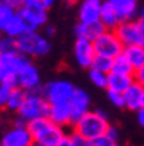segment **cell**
<instances>
[{
	"label": "cell",
	"mask_w": 144,
	"mask_h": 146,
	"mask_svg": "<svg viewBox=\"0 0 144 146\" xmlns=\"http://www.w3.org/2000/svg\"><path fill=\"white\" fill-rule=\"evenodd\" d=\"M106 134L110 137L112 140H115V142H118V139H119V128H118L116 125H109V128H107V131H106Z\"/></svg>",
	"instance_id": "cell-34"
},
{
	"label": "cell",
	"mask_w": 144,
	"mask_h": 146,
	"mask_svg": "<svg viewBox=\"0 0 144 146\" xmlns=\"http://www.w3.org/2000/svg\"><path fill=\"white\" fill-rule=\"evenodd\" d=\"M49 118L60 127L72 125V108L71 104H57V105H50L49 111Z\"/></svg>",
	"instance_id": "cell-17"
},
{
	"label": "cell",
	"mask_w": 144,
	"mask_h": 146,
	"mask_svg": "<svg viewBox=\"0 0 144 146\" xmlns=\"http://www.w3.org/2000/svg\"><path fill=\"white\" fill-rule=\"evenodd\" d=\"M118 34L122 44L126 46H134V44H141V25L138 19L134 21H125L121 22L119 27L115 30Z\"/></svg>",
	"instance_id": "cell-12"
},
{
	"label": "cell",
	"mask_w": 144,
	"mask_h": 146,
	"mask_svg": "<svg viewBox=\"0 0 144 146\" xmlns=\"http://www.w3.org/2000/svg\"><path fill=\"white\" fill-rule=\"evenodd\" d=\"M135 68L131 65V62L128 61V58L124 55V52L121 55H118L113 59V66H112V72L116 74H124V75H134Z\"/></svg>",
	"instance_id": "cell-24"
},
{
	"label": "cell",
	"mask_w": 144,
	"mask_h": 146,
	"mask_svg": "<svg viewBox=\"0 0 144 146\" xmlns=\"http://www.w3.org/2000/svg\"><path fill=\"white\" fill-rule=\"evenodd\" d=\"M16 87V81H2L0 83V108H6L13 89Z\"/></svg>",
	"instance_id": "cell-28"
},
{
	"label": "cell",
	"mask_w": 144,
	"mask_h": 146,
	"mask_svg": "<svg viewBox=\"0 0 144 146\" xmlns=\"http://www.w3.org/2000/svg\"><path fill=\"white\" fill-rule=\"evenodd\" d=\"M137 121H138V124L144 128V108H141L138 112H137Z\"/></svg>",
	"instance_id": "cell-38"
},
{
	"label": "cell",
	"mask_w": 144,
	"mask_h": 146,
	"mask_svg": "<svg viewBox=\"0 0 144 146\" xmlns=\"http://www.w3.org/2000/svg\"><path fill=\"white\" fill-rule=\"evenodd\" d=\"M105 31H106V28L101 25V22H94V24L78 22L74 28V33L77 37H84V38H88L91 41H94L100 34H103Z\"/></svg>",
	"instance_id": "cell-18"
},
{
	"label": "cell",
	"mask_w": 144,
	"mask_h": 146,
	"mask_svg": "<svg viewBox=\"0 0 144 146\" xmlns=\"http://www.w3.org/2000/svg\"><path fill=\"white\" fill-rule=\"evenodd\" d=\"M90 143H91V146H113V145H115V143H118V142L112 140L107 134H103V136L97 137V139L90 140Z\"/></svg>",
	"instance_id": "cell-31"
},
{
	"label": "cell",
	"mask_w": 144,
	"mask_h": 146,
	"mask_svg": "<svg viewBox=\"0 0 144 146\" xmlns=\"http://www.w3.org/2000/svg\"><path fill=\"white\" fill-rule=\"evenodd\" d=\"M2 36H3V33H0V38H2Z\"/></svg>",
	"instance_id": "cell-46"
},
{
	"label": "cell",
	"mask_w": 144,
	"mask_h": 146,
	"mask_svg": "<svg viewBox=\"0 0 144 146\" xmlns=\"http://www.w3.org/2000/svg\"><path fill=\"white\" fill-rule=\"evenodd\" d=\"M93 44H94L96 55L107 56L112 59H115L118 55H121L125 47L122 44V41L119 40V37H118V34L115 31H109V30H106L103 34H100L93 41Z\"/></svg>",
	"instance_id": "cell-8"
},
{
	"label": "cell",
	"mask_w": 144,
	"mask_h": 146,
	"mask_svg": "<svg viewBox=\"0 0 144 146\" xmlns=\"http://www.w3.org/2000/svg\"><path fill=\"white\" fill-rule=\"evenodd\" d=\"M18 50V43H16V38L9 37L3 33L2 38H0V53H6V52H15Z\"/></svg>",
	"instance_id": "cell-29"
},
{
	"label": "cell",
	"mask_w": 144,
	"mask_h": 146,
	"mask_svg": "<svg viewBox=\"0 0 144 146\" xmlns=\"http://www.w3.org/2000/svg\"><path fill=\"white\" fill-rule=\"evenodd\" d=\"M16 12L25 21V24L28 25L30 31H40V28H44L47 25V19H49L47 7L43 6L40 0L21 6Z\"/></svg>",
	"instance_id": "cell-7"
},
{
	"label": "cell",
	"mask_w": 144,
	"mask_h": 146,
	"mask_svg": "<svg viewBox=\"0 0 144 146\" xmlns=\"http://www.w3.org/2000/svg\"><path fill=\"white\" fill-rule=\"evenodd\" d=\"M137 19H138L140 22H143V24H144V6H141V7H140V12H138Z\"/></svg>",
	"instance_id": "cell-40"
},
{
	"label": "cell",
	"mask_w": 144,
	"mask_h": 146,
	"mask_svg": "<svg viewBox=\"0 0 144 146\" xmlns=\"http://www.w3.org/2000/svg\"><path fill=\"white\" fill-rule=\"evenodd\" d=\"M0 2H3V3H6L7 6H11V7H13V9H16V11H18L19 7L22 6V3H21V0H0Z\"/></svg>",
	"instance_id": "cell-37"
},
{
	"label": "cell",
	"mask_w": 144,
	"mask_h": 146,
	"mask_svg": "<svg viewBox=\"0 0 144 146\" xmlns=\"http://www.w3.org/2000/svg\"><path fill=\"white\" fill-rule=\"evenodd\" d=\"M34 2H37V0H21L22 6H24V5H30V3H34Z\"/></svg>",
	"instance_id": "cell-42"
},
{
	"label": "cell",
	"mask_w": 144,
	"mask_h": 146,
	"mask_svg": "<svg viewBox=\"0 0 144 146\" xmlns=\"http://www.w3.org/2000/svg\"><path fill=\"white\" fill-rule=\"evenodd\" d=\"M16 86L28 93L30 92H41V87H43V84H41V75H40L38 68L32 62L28 64L18 74V77H16Z\"/></svg>",
	"instance_id": "cell-10"
},
{
	"label": "cell",
	"mask_w": 144,
	"mask_h": 146,
	"mask_svg": "<svg viewBox=\"0 0 144 146\" xmlns=\"http://www.w3.org/2000/svg\"><path fill=\"white\" fill-rule=\"evenodd\" d=\"M27 94H28V92H25L24 89H21V87L16 86V87L13 89V92H12V94H11L9 100H7L6 109L11 111V112H16V114H18V111L22 108L25 99H27Z\"/></svg>",
	"instance_id": "cell-23"
},
{
	"label": "cell",
	"mask_w": 144,
	"mask_h": 146,
	"mask_svg": "<svg viewBox=\"0 0 144 146\" xmlns=\"http://www.w3.org/2000/svg\"><path fill=\"white\" fill-rule=\"evenodd\" d=\"M106 2L110 3V6L119 16L121 22L137 19L140 7H141L138 0H106Z\"/></svg>",
	"instance_id": "cell-15"
},
{
	"label": "cell",
	"mask_w": 144,
	"mask_h": 146,
	"mask_svg": "<svg viewBox=\"0 0 144 146\" xmlns=\"http://www.w3.org/2000/svg\"><path fill=\"white\" fill-rule=\"evenodd\" d=\"M56 146H74V142H72V137L71 134H65L60 140H59V143Z\"/></svg>",
	"instance_id": "cell-35"
},
{
	"label": "cell",
	"mask_w": 144,
	"mask_h": 146,
	"mask_svg": "<svg viewBox=\"0 0 144 146\" xmlns=\"http://www.w3.org/2000/svg\"><path fill=\"white\" fill-rule=\"evenodd\" d=\"M125 98V109L138 112L143 108V100H144V87L138 83H132L130 89L124 93Z\"/></svg>",
	"instance_id": "cell-16"
},
{
	"label": "cell",
	"mask_w": 144,
	"mask_h": 146,
	"mask_svg": "<svg viewBox=\"0 0 144 146\" xmlns=\"http://www.w3.org/2000/svg\"><path fill=\"white\" fill-rule=\"evenodd\" d=\"M75 86L65 78H57L47 81L41 87V94L46 98V100L50 105H57V104H69V100L74 94Z\"/></svg>",
	"instance_id": "cell-6"
},
{
	"label": "cell",
	"mask_w": 144,
	"mask_h": 146,
	"mask_svg": "<svg viewBox=\"0 0 144 146\" xmlns=\"http://www.w3.org/2000/svg\"><path fill=\"white\" fill-rule=\"evenodd\" d=\"M34 143L28 125H13L0 140V146H30Z\"/></svg>",
	"instance_id": "cell-11"
},
{
	"label": "cell",
	"mask_w": 144,
	"mask_h": 146,
	"mask_svg": "<svg viewBox=\"0 0 144 146\" xmlns=\"http://www.w3.org/2000/svg\"><path fill=\"white\" fill-rule=\"evenodd\" d=\"M96 56V50H94V44L93 41L84 37H77L74 43V58L75 62L78 64L80 68L84 70H90L91 64L94 61Z\"/></svg>",
	"instance_id": "cell-9"
},
{
	"label": "cell",
	"mask_w": 144,
	"mask_h": 146,
	"mask_svg": "<svg viewBox=\"0 0 144 146\" xmlns=\"http://www.w3.org/2000/svg\"><path fill=\"white\" fill-rule=\"evenodd\" d=\"M31 62V58L21 53L19 50L0 53V83L16 81L18 74Z\"/></svg>",
	"instance_id": "cell-4"
},
{
	"label": "cell",
	"mask_w": 144,
	"mask_h": 146,
	"mask_svg": "<svg viewBox=\"0 0 144 146\" xmlns=\"http://www.w3.org/2000/svg\"><path fill=\"white\" fill-rule=\"evenodd\" d=\"M69 104L72 108V125L77 124L88 111H91V98L81 87H75Z\"/></svg>",
	"instance_id": "cell-13"
},
{
	"label": "cell",
	"mask_w": 144,
	"mask_h": 146,
	"mask_svg": "<svg viewBox=\"0 0 144 146\" xmlns=\"http://www.w3.org/2000/svg\"><path fill=\"white\" fill-rule=\"evenodd\" d=\"M71 137H72V142H74V146H91L90 140L82 137L81 134H78L77 131H72L71 133Z\"/></svg>",
	"instance_id": "cell-32"
},
{
	"label": "cell",
	"mask_w": 144,
	"mask_h": 146,
	"mask_svg": "<svg viewBox=\"0 0 144 146\" xmlns=\"http://www.w3.org/2000/svg\"><path fill=\"white\" fill-rule=\"evenodd\" d=\"M124 55L128 58L131 65L137 68L144 65V46L141 44H134V46H126L124 47Z\"/></svg>",
	"instance_id": "cell-21"
},
{
	"label": "cell",
	"mask_w": 144,
	"mask_h": 146,
	"mask_svg": "<svg viewBox=\"0 0 144 146\" xmlns=\"http://www.w3.org/2000/svg\"><path fill=\"white\" fill-rule=\"evenodd\" d=\"M106 94H107V99L109 102L115 106V108H125V98H124V93H119V92H113V90H106Z\"/></svg>",
	"instance_id": "cell-30"
},
{
	"label": "cell",
	"mask_w": 144,
	"mask_h": 146,
	"mask_svg": "<svg viewBox=\"0 0 144 146\" xmlns=\"http://www.w3.org/2000/svg\"><path fill=\"white\" fill-rule=\"evenodd\" d=\"M134 81L141 84L143 87H144V65L140 66V68H137V70L134 71Z\"/></svg>",
	"instance_id": "cell-33"
},
{
	"label": "cell",
	"mask_w": 144,
	"mask_h": 146,
	"mask_svg": "<svg viewBox=\"0 0 144 146\" xmlns=\"http://www.w3.org/2000/svg\"><path fill=\"white\" fill-rule=\"evenodd\" d=\"M112 66H113V59L112 58H107V56H101V55H96L94 56V61L91 64L93 70H97L101 72H112Z\"/></svg>",
	"instance_id": "cell-27"
},
{
	"label": "cell",
	"mask_w": 144,
	"mask_h": 146,
	"mask_svg": "<svg viewBox=\"0 0 144 146\" xmlns=\"http://www.w3.org/2000/svg\"><path fill=\"white\" fill-rule=\"evenodd\" d=\"M28 128L36 143L41 146H56L59 140L66 134L65 128L55 124L49 117L38 118L28 123Z\"/></svg>",
	"instance_id": "cell-2"
},
{
	"label": "cell",
	"mask_w": 144,
	"mask_h": 146,
	"mask_svg": "<svg viewBox=\"0 0 144 146\" xmlns=\"http://www.w3.org/2000/svg\"><path fill=\"white\" fill-rule=\"evenodd\" d=\"M134 83V75H124L116 72H109V81H107V90L125 93L130 89V86Z\"/></svg>",
	"instance_id": "cell-20"
},
{
	"label": "cell",
	"mask_w": 144,
	"mask_h": 146,
	"mask_svg": "<svg viewBox=\"0 0 144 146\" xmlns=\"http://www.w3.org/2000/svg\"><path fill=\"white\" fill-rule=\"evenodd\" d=\"M105 0H81L78 6V22L94 24L100 22V13Z\"/></svg>",
	"instance_id": "cell-14"
},
{
	"label": "cell",
	"mask_w": 144,
	"mask_h": 146,
	"mask_svg": "<svg viewBox=\"0 0 144 146\" xmlns=\"http://www.w3.org/2000/svg\"><path fill=\"white\" fill-rule=\"evenodd\" d=\"M50 104L46 100V98L41 94V92H30L27 94L22 108L18 111V117H21L24 121L31 123L34 119L49 117Z\"/></svg>",
	"instance_id": "cell-5"
},
{
	"label": "cell",
	"mask_w": 144,
	"mask_h": 146,
	"mask_svg": "<svg viewBox=\"0 0 144 146\" xmlns=\"http://www.w3.org/2000/svg\"><path fill=\"white\" fill-rule=\"evenodd\" d=\"M18 50L28 58H43L50 53L52 43L40 31H27L19 38H16Z\"/></svg>",
	"instance_id": "cell-3"
},
{
	"label": "cell",
	"mask_w": 144,
	"mask_h": 146,
	"mask_svg": "<svg viewBox=\"0 0 144 146\" xmlns=\"http://www.w3.org/2000/svg\"><path fill=\"white\" fill-rule=\"evenodd\" d=\"M0 118H2V108H0Z\"/></svg>",
	"instance_id": "cell-45"
},
{
	"label": "cell",
	"mask_w": 144,
	"mask_h": 146,
	"mask_svg": "<svg viewBox=\"0 0 144 146\" xmlns=\"http://www.w3.org/2000/svg\"><path fill=\"white\" fill-rule=\"evenodd\" d=\"M43 34L47 37V38H50V37H53L55 34H56V28H55V25H46V27L43 28Z\"/></svg>",
	"instance_id": "cell-36"
},
{
	"label": "cell",
	"mask_w": 144,
	"mask_h": 146,
	"mask_svg": "<svg viewBox=\"0 0 144 146\" xmlns=\"http://www.w3.org/2000/svg\"><path fill=\"white\" fill-rule=\"evenodd\" d=\"M143 108H144V100H143Z\"/></svg>",
	"instance_id": "cell-48"
},
{
	"label": "cell",
	"mask_w": 144,
	"mask_h": 146,
	"mask_svg": "<svg viewBox=\"0 0 144 146\" xmlns=\"http://www.w3.org/2000/svg\"><path fill=\"white\" fill-rule=\"evenodd\" d=\"M88 78H90V81L93 83V86H96L97 89H105V90H107L109 74L90 68V70H88Z\"/></svg>",
	"instance_id": "cell-26"
},
{
	"label": "cell",
	"mask_w": 144,
	"mask_h": 146,
	"mask_svg": "<svg viewBox=\"0 0 144 146\" xmlns=\"http://www.w3.org/2000/svg\"><path fill=\"white\" fill-rule=\"evenodd\" d=\"M27 31H30L28 25L25 24V21L18 15V12H16V15L13 16V19L6 27L5 34H6V36H9V37H13V38H19L22 34H25Z\"/></svg>",
	"instance_id": "cell-22"
},
{
	"label": "cell",
	"mask_w": 144,
	"mask_h": 146,
	"mask_svg": "<svg viewBox=\"0 0 144 146\" xmlns=\"http://www.w3.org/2000/svg\"><path fill=\"white\" fill-rule=\"evenodd\" d=\"M140 25H141V46H144V24L140 22Z\"/></svg>",
	"instance_id": "cell-41"
},
{
	"label": "cell",
	"mask_w": 144,
	"mask_h": 146,
	"mask_svg": "<svg viewBox=\"0 0 144 146\" xmlns=\"http://www.w3.org/2000/svg\"><path fill=\"white\" fill-rule=\"evenodd\" d=\"M113 146H119V145H118V143H115V145H113Z\"/></svg>",
	"instance_id": "cell-47"
},
{
	"label": "cell",
	"mask_w": 144,
	"mask_h": 146,
	"mask_svg": "<svg viewBox=\"0 0 144 146\" xmlns=\"http://www.w3.org/2000/svg\"><path fill=\"white\" fill-rule=\"evenodd\" d=\"M40 2L43 3V6H46L47 9H49V7H52L53 5H56V3L59 2V0H40Z\"/></svg>",
	"instance_id": "cell-39"
},
{
	"label": "cell",
	"mask_w": 144,
	"mask_h": 146,
	"mask_svg": "<svg viewBox=\"0 0 144 146\" xmlns=\"http://www.w3.org/2000/svg\"><path fill=\"white\" fill-rule=\"evenodd\" d=\"M100 22L109 31H115L118 27H119V24H121V19H119V16H118V13L115 12V9L110 6V3L106 2V0H105V3H103V7H101Z\"/></svg>",
	"instance_id": "cell-19"
},
{
	"label": "cell",
	"mask_w": 144,
	"mask_h": 146,
	"mask_svg": "<svg viewBox=\"0 0 144 146\" xmlns=\"http://www.w3.org/2000/svg\"><path fill=\"white\" fill-rule=\"evenodd\" d=\"M109 125H110V123H109L107 114L103 109H94V111H88L77 124L72 125V128L74 131H77L82 137L93 140L106 134Z\"/></svg>",
	"instance_id": "cell-1"
},
{
	"label": "cell",
	"mask_w": 144,
	"mask_h": 146,
	"mask_svg": "<svg viewBox=\"0 0 144 146\" xmlns=\"http://www.w3.org/2000/svg\"><path fill=\"white\" fill-rule=\"evenodd\" d=\"M15 15H16V9L7 6L3 2H0V33H5L6 27L13 19Z\"/></svg>",
	"instance_id": "cell-25"
},
{
	"label": "cell",
	"mask_w": 144,
	"mask_h": 146,
	"mask_svg": "<svg viewBox=\"0 0 144 146\" xmlns=\"http://www.w3.org/2000/svg\"><path fill=\"white\" fill-rule=\"evenodd\" d=\"M78 2H81V0H66L68 5H75V3H78Z\"/></svg>",
	"instance_id": "cell-43"
},
{
	"label": "cell",
	"mask_w": 144,
	"mask_h": 146,
	"mask_svg": "<svg viewBox=\"0 0 144 146\" xmlns=\"http://www.w3.org/2000/svg\"><path fill=\"white\" fill-rule=\"evenodd\" d=\"M30 146H41V145H38V143H36V142H34V143H31Z\"/></svg>",
	"instance_id": "cell-44"
}]
</instances>
